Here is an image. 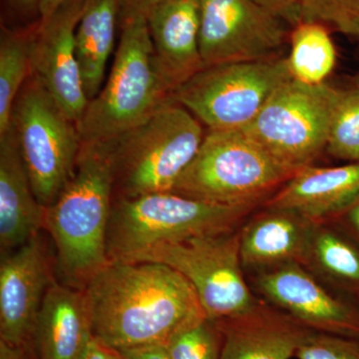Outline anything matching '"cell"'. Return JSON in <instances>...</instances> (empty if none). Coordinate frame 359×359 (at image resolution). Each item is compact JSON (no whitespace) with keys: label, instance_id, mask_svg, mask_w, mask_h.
Wrapping results in <instances>:
<instances>
[{"label":"cell","instance_id":"obj_1","mask_svg":"<svg viewBox=\"0 0 359 359\" xmlns=\"http://www.w3.org/2000/svg\"><path fill=\"white\" fill-rule=\"evenodd\" d=\"M83 292L92 334L117 351L164 344L207 316L188 280L155 262L109 261Z\"/></svg>","mask_w":359,"mask_h":359},{"label":"cell","instance_id":"obj_2","mask_svg":"<svg viewBox=\"0 0 359 359\" xmlns=\"http://www.w3.org/2000/svg\"><path fill=\"white\" fill-rule=\"evenodd\" d=\"M114 200L113 140L82 143L74 173L45 208L60 283L84 290L109 262L107 233Z\"/></svg>","mask_w":359,"mask_h":359},{"label":"cell","instance_id":"obj_3","mask_svg":"<svg viewBox=\"0 0 359 359\" xmlns=\"http://www.w3.org/2000/svg\"><path fill=\"white\" fill-rule=\"evenodd\" d=\"M120 25L109 77L76 124L82 143L115 140L176 102V87L156 56L146 18H126Z\"/></svg>","mask_w":359,"mask_h":359},{"label":"cell","instance_id":"obj_4","mask_svg":"<svg viewBox=\"0 0 359 359\" xmlns=\"http://www.w3.org/2000/svg\"><path fill=\"white\" fill-rule=\"evenodd\" d=\"M259 205L212 204L172 192L114 198L108 224V259L128 261L163 243L238 230Z\"/></svg>","mask_w":359,"mask_h":359},{"label":"cell","instance_id":"obj_5","mask_svg":"<svg viewBox=\"0 0 359 359\" xmlns=\"http://www.w3.org/2000/svg\"><path fill=\"white\" fill-rule=\"evenodd\" d=\"M294 173L242 130H208L172 193L212 204H263Z\"/></svg>","mask_w":359,"mask_h":359},{"label":"cell","instance_id":"obj_6","mask_svg":"<svg viewBox=\"0 0 359 359\" xmlns=\"http://www.w3.org/2000/svg\"><path fill=\"white\" fill-rule=\"evenodd\" d=\"M205 134L202 123L174 102L113 140L114 198L172 192Z\"/></svg>","mask_w":359,"mask_h":359},{"label":"cell","instance_id":"obj_7","mask_svg":"<svg viewBox=\"0 0 359 359\" xmlns=\"http://www.w3.org/2000/svg\"><path fill=\"white\" fill-rule=\"evenodd\" d=\"M9 127L33 192L48 207L74 173L82 147L76 123L30 75L14 102Z\"/></svg>","mask_w":359,"mask_h":359},{"label":"cell","instance_id":"obj_8","mask_svg":"<svg viewBox=\"0 0 359 359\" xmlns=\"http://www.w3.org/2000/svg\"><path fill=\"white\" fill-rule=\"evenodd\" d=\"M240 228L163 243L128 261L166 264L192 285L208 318H233L254 308L259 299L245 278Z\"/></svg>","mask_w":359,"mask_h":359},{"label":"cell","instance_id":"obj_9","mask_svg":"<svg viewBox=\"0 0 359 359\" xmlns=\"http://www.w3.org/2000/svg\"><path fill=\"white\" fill-rule=\"evenodd\" d=\"M340 89L290 79L269 97L244 131L292 173L311 166L327 149Z\"/></svg>","mask_w":359,"mask_h":359},{"label":"cell","instance_id":"obj_10","mask_svg":"<svg viewBox=\"0 0 359 359\" xmlns=\"http://www.w3.org/2000/svg\"><path fill=\"white\" fill-rule=\"evenodd\" d=\"M292 79L287 57L205 67L175 92V101L208 130H242L280 85Z\"/></svg>","mask_w":359,"mask_h":359},{"label":"cell","instance_id":"obj_11","mask_svg":"<svg viewBox=\"0 0 359 359\" xmlns=\"http://www.w3.org/2000/svg\"><path fill=\"white\" fill-rule=\"evenodd\" d=\"M201 57L205 67L278 57L285 21L254 0H200Z\"/></svg>","mask_w":359,"mask_h":359},{"label":"cell","instance_id":"obj_12","mask_svg":"<svg viewBox=\"0 0 359 359\" xmlns=\"http://www.w3.org/2000/svg\"><path fill=\"white\" fill-rule=\"evenodd\" d=\"M250 282L262 299L313 332L359 344V304L328 290L302 264H283L254 271Z\"/></svg>","mask_w":359,"mask_h":359},{"label":"cell","instance_id":"obj_13","mask_svg":"<svg viewBox=\"0 0 359 359\" xmlns=\"http://www.w3.org/2000/svg\"><path fill=\"white\" fill-rule=\"evenodd\" d=\"M84 0H68L32 32L30 75L65 110L72 121L81 119L89 100L76 55L75 34Z\"/></svg>","mask_w":359,"mask_h":359},{"label":"cell","instance_id":"obj_14","mask_svg":"<svg viewBox=\"0 0 359 359\" xmlns=\"http://www.w3.org/2000/svg\"><path fill=\"white\" fill-rule=\"evenodd\" d=\"M54 280L40 233L18 249L1 255L0 340L32 351L40 309Z\"/></svg>","mask_w":359,"mask_h":359},{"label":"cell","instance_id":"obj_15","mask_svg":"<svg viewBox=\"0 0 359 359\" xmlns=\"http://www.w3.org/2000/svg\"><path fill=\"white\" fill-rule=\"evenodd\" d=\"M215 321L222 334L221 359H294L313 332L262 297L250 311Z\"/></svg>","mask_w":359,"mask_h":359},{"label":"cell","instance_id":"obj_16","mask_svg":"<svg viewBox=\"0 0 359 359\" xmlns=\"http://www.w3.org/2000/svg\"><path fill=\"white\" fill-rule=\"evenodd\" d=\"M358 200L359 162H355L339 167L302 168L262 205L323 222L346 212Z\"/></svg>","mask_w":359,"mask_h":359},{"label":"cell","instance_id":"obj_17","mask_svg":"<svg viewBox=\"0 0 359 359\" xmlns=\"http://www.w3.org/2000/svg\"><path fill=\"white\" fill-rule=\"evenodd\" d=\"M156 56L176 90L204 69L200 0H161L146 16Z\"/></svg>","mask_w":359,"mask_h":359},{"label":"cell","instance_id":"obj_18","mask_svg":"<svg viewBox=\"0 0 359 359\" xmlns=\"http://www.w3.org/2000/svg\"><path fill=\"white\" fill-rule=\"evenodd\" d=\"M316 223L290 210L264 208L241 226L243 266L254 273L278 264H302Z\"/></svg>","mask_w":359,"mask_h":359},{"label":"cell","instance_id":"obj_19","mask_svg":"<svg viewBox=\"0 0 359 359\" xmlns=\"http://www.w3.org/2000/svg\"><path fill=\"white\" fill-rule=\"evenodd\" d=\"M45 207L33 192L13 130L0 136V250L8 254L44 229Z\"/></svg>","mask_w":359,"mask_h":359},{"label":"cell","instance_id":"obj_20","mask_svg":"<svg viewBox=\"0 0 359 359\" xmlns=\"http://www.w3.org/2000/svg\"><path fill=\"white\" fill-rule=\"evenodd\" d=\"M92 335L83 290L54 280L37 318L32 340L34 359H79Z\"/></svg>","mask_w":359,"mask_h":359},{"label":"cell","instance_id":"obj_21","mask_svg":"<svg viewBox=\"0 0 359 359\" xmlns=\"http://www.w3.org/2000/svg\"><path fill=\"white\" fill-rule=\"evenodd\" d=\"M302 266L328 290L359 304V242L339 224L316 222Z\"/></svg>","mask_w":359,"mask_h":359},{"label":"cell","instance_id":"obj_22","mask_svg":"<svg viewBox=\"0 0 359 359\" xmlns=\"http://www.w3.org/2000/svg\"><path fill=\"white\" fill-rule=\"evenodd\" d=\"M120 14L121 0H84L75 45L82 83L89 101L102 89L107 63L114 50Z\"/></svg>","mask_w":359,"mask_h":359},{"label":"cell","instance_id":"obj_23","mask_svg":"<svg viewBox=\"0 0 359 359\" xmlns=\"http://www.w3.org/2000/svg\"><path fill=\"white\" fill-rule=\"evenodd\" d=\"M290 39L287 61L292 79L309 85L325 83L337 62V50L327 26L302 21L292 28Z\"/></svg>","mask_w":359,"mask_h":359},{"label":"cell","instance_id":"obj_24","mask_svg":"<svg viewBox=\"0 0 359 359\" xmlns=\"http://www.w3.org/2000/svg\"><path fill=\"white\" fill-rule=\"evenodd\" d=\"M32 32L1 27L0 34V136L11 125L14 102L30 76Z\"/></svg>","mask_w":359,"mask_h":359},{"label":"cell","instance_id":"obj_25","mask_svg":"<svg viewBox=\"0 0 359 359\" xmlns=\"http://www.w3.org/2000/svg\"><path fill=\"white\" fill-rule=\"evenodd\" d=\"M325 151L337 159L359 162V83L340 89Z\"/></svg>","mask_w":359,"mask_h":359},{"label":"cell","instance_id":"obj_26","mask_svg":"<svg viewBox=\"0 0 359 359\" xmlns=\"http://www.w3.org/2000/svg\"><path fill=\"white\" fill-rule=\"evenodd\" d=\"M164 346L172 359H221L222 334L216 321L204 316L180 328Z\"/></svg>","mask_w":359,"mask_h":359},{"label":"cell","instance_id":"obj_27","mask_svg":"<svg viewBox=\"0 0 359 359\" xmlns=\"http://www.w3.org/2000/svg\"><path fill=\"white\" fill-rule=\"evenodd\" d=\"M302 21L359 37V0H299Z\"/></svg>","mask_w":359,"mask_h":359},{"label":"cell","instance_id":"obj_28","mask_svg":"<svg viewBox=\"0 0 359 359\" xmlns=\"http://www.w3.org/2000/svg\"><path fill=\"white\" fill-rule=\"evenodd\" d=\"M294 359H359V344L313 332L297 349Z\"/></svg>","mask_w":359,"mask_h":359},{"label":"cell","instance_id":"obj_29","mask_svg":"<svg viewBox=\"0 0 359 359\" xmlns=\"http://www.w3.org/2000/svg\"><path fill=\"white\" fill-rule=\"evenodd\" d=\"M292 27L301 22L299 0H254Z\"/></svg>","mask_w":359,"mask_h":359},{"label":"cell","instance_id":"obj_30","mask_svg":"<svg viewBox=\"0 0 359 359\" xmlns=\"http://www.w3.org/2000/svg\"><path fill=\"white\" fill-rule=\"evenodd\" d=\"M79 359H122L121 353L92 335Z\"/></svg>","mask_w":359,"mask_h":359},{"label":"cell","instance_id":"obj_31","mask_svg":"<svg viewBox=\"0 0 359 359\" xmlns=\"http://www.w3.org/2000/svg\"><path fill=\"white\" fill-rule=\"evenodd\" d=\"M119 351L122 359H172L164 344H148Z\"/></svg>","mask_w":359,"mask_h":359},{"label":"cell","instance_id":"obj_32","mask_svg":"<svg viewBox=\"0 0 359 359\" xmlns=\"http://www.w3.org/2000/svg\"><path fill=\"white\" fill-rule=\"evenodd\" d=\"M160 1L161 0H121L120 22L126 18H137V16L146 18L151 9Z\"/></svg>","mask_w":359,"mask_h":359},{"label":"cell","instance_id":"obj_33","mask_svg":"<svg viewBox=\"0 0 359 359\" xmlns=\"http://www.w3.org/2000/svg\"><path fill=\"white\" fill-rule=\"evenodd\" d=\"M327 221H334L339 224L359 242V200L346 212Z\"/></svg>","mask_w":359,"mask_h":359},{"label":"cell","instance_id":"obj_34","mask_svg":"<svg viewBox=\"0 0 359 359\" xmlns=\"http://www.w3.org/2000/svg\"><path fill=\"white\" fill-rule=\"evenodd\" d=\"M0 359H34L32 349L11 346L0 340Z\"/></svg>","mask_w":359,"mask_h":359},{"label":"cell","instance_id":"obj_35","mask_svg":"<svg viewBox=\"0 0 359 359\" xmlns=\"http://www.w3.org/2000/svg\"><path fill=\"white\" fill-rule=\"evenodd\" d=\"M68 0H40L39 15L40 20H45L49 18L61 4Z\"/></svg>","mask_w":359,"mask_h":359},{"label":"cell","instance_id":"obj_36","mask_svg":"<svg viewBox=\"0 0 359 359\" xmlns=\"http://www.w3.org/2000/svg\"><path fill=\"white\" fill-rule=\"evenodd\" d=\"M7 1L18 11H25V13H32L36 11L39 13L40 0H7Z\"/></svg>","mask_w":359,"mask_h":359}]
</instances>
